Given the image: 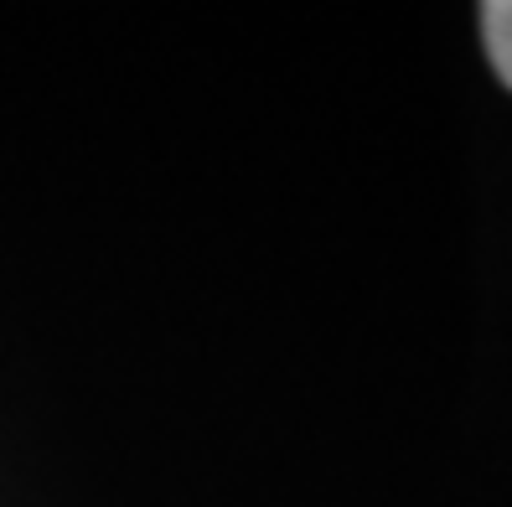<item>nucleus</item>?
<instances>
[{
  "mask_svg": "<svg viewBox=\"0 0 512 507\" xmlns=\"http://www.w3.org/2000/svg\"><path fill=\"white\" fill-rule=\"evenodd\" d=\"M481 42H487L492 73L512 88V0H487L481 6Z\"/></svg>",
  "mask_w": 512,
  "mask_h": 507,
  "instance_id": "1",
  "label": "nucleus"
}]
</instances>
